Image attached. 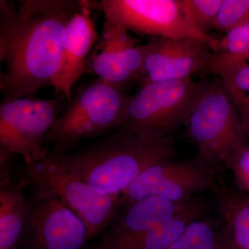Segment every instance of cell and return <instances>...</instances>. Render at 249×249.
<instances>
[{
  "mask_svg": "<svg viewBox=\"0 0 249 249\" xmlns=\"http://www.w3.org/2000/svg\"><path fill=\"white\" fill-rule=\"evenodd\" d=\"M82 0L0 1L3 101L35 96L52 86L61 64L67 24Z\"/></svg>",
  "mask_w": 249,
  "mask_h": 249,
  "instance_id": "6da1fadb",
  "label": "cell"
},
{
  "mask_svg": "<svg viewBox=\"0 0 249 249\" xmlns=\"http://www.w3.org/2000/svg\"><path fill=\"white\" fill-rule=\"evenodd\" d=\"M67 169L99 191L121 195L150 165L175 155L170 137L148 140L114 132L70 154L60 155Z\"/></svg>",
  "mask_w": 249,
  "mask_h": 249,
  "instance_id": "7a4b0ae2",
  "label": "cell"
},
{
  "mask_svg": "<svg viewBox=\"0 0 249 249\" xmlns=\"http://www.w3.org/2000/svg\"><path fill=\"white\" fill-rule=\"evenodd\" d=\"M20 173L29 186L43 187L57 195L84 222L89 240L107 229L124 203L121 195L99 191L73 175L60 155L48 147L24 159Z\"/></svg>",
  "mask_w": 249,
  "mask_h": 249,
  "instance_id": "3957f363",
  "label": "cell"
},
{
  "mask_svg": "<svg viewBox=\"0 0 249 249\" xmlns=\"http://www.w3.org/2000/svg\"><path fill=\"white\" fill-rule=\"evenodd\" d=\"M205 84L189 78L141 85L126 99L115 132L148 140L168 137L185 124Z\"/></svg>",
  "mask_w": 249,
  "mask_h": 249,
  "instance_id": "277c9868",
  "label": "cell"
},
{
  "mask_svg": "<svg viewBox=\"0 0 249 249\" xmlns=\"http://www.w3.org/2000/svg\"><path fill=\"white\" fill-rule=\"evenodd\" d=\"M127 97L124 89L98 78L84 83L54 123L44 147L65 155L85 139L115 131Z\"/></svg>",
  "mask_w": 249,
  "mask_h": 249,
  "instance_id": "5b68a950",
  "label": "cell"
},
{
  "mask_svg": "<svg viewBox=\"0 0 249 249\" xmlns=\"http://www.w3.org/2000/svg\"><path fill=\"white\" fill-rule=\"evenodd\" d=\"M185 124L197 148L196 160L211 168L229 165L248 145L238 111L220 80L206 83Z\"/></svg>",
  "mask_w": 249,
  "mask_h": 249,
  "instance_id": "8992f818",
  "label": "cell"
},
{
  "mask_svg": "<svg viewBox=\"0 0 249 249\" xmlns=\"http://www.w3.org/2000/svg\"><path fill=\"white\" fill-rule=\"evenodd\" d=\"M96 5L106 17L129 32L173 39L195 37L217 52L218 40L201 34L190 22L179 0H102Z\"/></svg>",
  "mask_w": 249,
  "mask_h": 249,
  "instance_id": "52a82bcc",
  "label": "cell"
},
{
  "mask_svg": "<svg viewBox=\"0 0 249 249\" xmlns=\"http://www.w3.org/2000/svg\"><path fill=\"white\" fill-rule=\"evenodd\" d=\"M63 94L43 99L35 96L2 101L0 106V146L22 156L40 154L54 123L68 106Z\"/></svg>",
  "mask_w": 249,
  "mask_h": 249,
  "instance_id": "ba28073f",
  "label": "cell"
},
{
  "mask_svg": "<svg viewBox=\"0 0 249 249\" xmlns=\"http://www.w3.org/2000/svg\"><path fill=\"white\" fill-rule=\"evenodd\" d=\"M27 201L24 249H80L89 241L85 224L53 192L33 186Z\"/></svg>",
  "mask_w": 249,
  "mask_h": 249,
  "instance_id": "9c48e42d",
  "label": "cell"
},
{
  "mask_svg": "<svg viewBox=\"0 0 249 249\" xmlns=\"http://www.w3.org/2000/svg\"><path fill=\"white\" fill-rule=\"evenodd\" d=\"M214 168L195 161L157 162L147 168L123 193L124 203L158 196L174 202L191 200L194 193L213 188Z\"/></svg>",
  "mask_w": 249,
  "mask_h": 249,
  "instance_id": "30bf717a",
  "label": "cell"
},
{
  "mask_svg": "<svg viewBox=\"0 0 249 249\" xmlns=\"http://www.w3.org/2000/svg\"><path fill=\"white\" fill-rule=\"evenodd\" d=\"M85 73L124 89L145 77L139 40L127 29L105 16L102 31L87 59Z\"/></svg>",
  "mask_w": 249,
  "mask_h": 249,
  "instance_id": "8fae6325",
  "label": "cell"
},
{
  "mask_svg": "<svg viewBox=\"0 0 249 249\" xmlns=\"http://www.w3.org/2000/svg\"><path fill=\"white\" fill-rule=\"evenodd\" d=\"M140 49L145 71L141 85L208 74L215 54L206 42L195 37H149Z\"/></svg>",
  "mask_w": 249,
  "mask_h": 249,
  "instance_id": "7c38bea8",
  "label": "cell"
},
{
  "mask_svg": "<svg viewBox=\"0 0 249 249\" xmlns=\"http://www.w3.org/2000/svg\"><path fill=\"white\" fill-rule=\"evenodd\" d=\"M193 199L174 202L158 196L123 203L92 249H131L147 233L186 209Z\"/></svg>",
  "mask_w": 249,
  "mask_h": 249,
  "instance_id": "4fadbf2b",
  "label": "cell"
},
{
  "mask_svg": "<svg viewBox=\"0 0 249 249\" xmlns=\"http://www.w3.org/2000/svg\"><path fill=\"white\" fill-rule=\"evenodd\" d=\"M96 2L82 0L81 6L67 24L61 64L53 79L54 95L63 94L71 102V88L85 73L87 59L98 36L91 11Z\"/></svg>",
  "mask_w": 249,
  "mask_h": 249,
  "instance_id": "5bb4252c",
  "label": "cell"
},
{
  "mask_svg": "<svg viewBox=\"0 0 249 249\" xmlns=\"http://www.w3.org/2000/svg\"><path fill=\"white\" fill-rule=\"evenodd\" d=\"M26 186L29 183L20 172L0 175V249L22 245L27 218Z\"/></svg>",
  "mask_w": 249,
  "mask_h": 249,
  "instance_id": "9a60e30c",
  "label": "cell"
},
{
  "mask_svg": "<svg viewBox=\"0 0 249 249\" xmlns=\"http://www.w3.org/2000/svg\"><path fill=\"white\" fill-rule=\"evenodd\" d=\"M223 217L222 249H249V198L215 185Z\"/></svg>",
  "mask_w": 249,
  "mask_h": 249,
  "instance_id": "2e32d148",
  "label": "cell"
},
{
  "mask_svg": "<svg viewBox=\"0 0 249 249\" xmlns=\"http://www.w3.org/2000/svg\"><path fill=\"white\" fill-rule=\"evenodd\" d=\"M209 73L218 75L223 88L240 112L249 97V65L232 54L215 52Z\"/></svg>",
  "mask_w": 249,
  "mask_h": 249,
  "instance_id": "e0dca14e",
  "label": "cell"
},
{
  "mask_svg": "<svg viewBox=\"0 0 249 249\" xmlns=\"http://www.w3.org/2000/svg\"><path fill=\"white\" fill-rule=\"evenodd\" d=\"M170 249H222L221 232L213 221L199 218L188 226Z\"/></svg>",
  "mask_w": 249,
  "mask_h": 249,
  "instance_id": "ac0fdd59",
  "label": "cell"
},
{
  "mask_svg": "<svg viewBox=\"0 0 249 249\" xmlns=\"http://www.w3.org/2000/svg\"><path fill=\"white\" fill-rule=\"evenodd\" d=\"M181 9L190 22L201 34L210 36L214 29L223 0H179Z\"/></svg>",
  "mask_w": 249,
  "mask_h": 249,
  "instance_id": "d6986e66",
  "label": "cell"
},
{
  "mask_svg": "<svg viewBox=\"0 0 249 249\" xmlns=\"http://www.w3.org/2000/svg\"><path fill=\"white\" fill-rule=\"evenodd\" d=\"M249 23V0H223L214 29L226 34Z\"/></svg>",
  "mask_w": 249,
  "mask_h": 249,
  "instance_id": "ffe728a7",
  "label": "cell"
},
{
  "mask_svg": "<svg viewBox=\"0 0 249 249\" xmlns=\"http://www.w3.org/2000/svg\"><path fill=\"white\" fill-rule=\"evenodd\" d=\"M217 52L232 54L249 60V23L231 31L218 40Z\"/></svg>",
  "mask_w": 249,
  "mask_h": 249,
  "instance_id": "44dd1931",
  "label": "cell"
},
{
  "mask_svg": "<svg viewBox=\"0 0 249 249\" xmlns=\"http://www.w3.org/2000/svg\"><path fill=\"white\" fill-rule=\"evenodd\" d=\"M235 172L236 178L244 188L249 191V145H247L229 165Z\"/></svg>",
  "mask_w": 249,
  "mask_h": 249,
  "instance_id": "7402d4cb",
  "label": "cell"
},
{
  "mask_svg": "<svg viewBox=\"0 0 249 249\" xmlns=\"http://www.w3.org/2000/svg\"><path fill=\"white\" fill-rule=\"evenodd\" d=\"M240 115L241 122H242V126L246 134L249 137V97L246 102L243 109L239 112Z\"/></svg>",
  "mask_w": 249,
  "mask_h": 249,
  "instance_id": "603a6c76",
  "label": "cell"
}]
</instances>
